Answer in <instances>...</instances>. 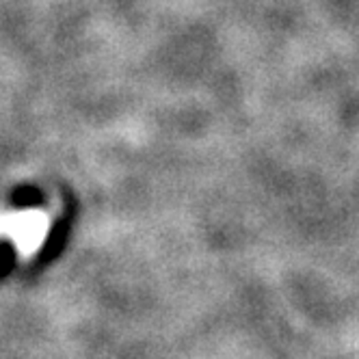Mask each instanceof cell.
I'll use <instances>...</instances> for the list:
<instances>
[{"instance_id":"obj_1","label":"cell","mask_w":359,"mask_h":359,"mask_svg":"<svg viewBox=\"0 0 359 359\" xmlns=\"http://www.w3.org/2000/svg\"><path fill=\"white\" fill-rule=\"evenodd\" d=\"M48 229H50V219L41 210L13 212L0 219V234L11 238L18 251L24 255L35 253L43 245Z\"/></svg>"}]
</instances>
